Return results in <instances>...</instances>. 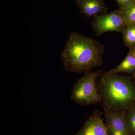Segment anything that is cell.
Returning a JSON list of instances; mask_svg holds the SVG:
<instances>
[{"mask_svg":"<svg viewBox=\"0 0 135 135\" xmlns=\"http://www.w3.org/2000/svg\"><path fill=\"white\" fill-rule=\"evenodd\" d=\"M105 127L110 135H131L126 113L113 112L103 108Z\"/></svg>","mask_w":135,"mask_h":135,"instance_id":"5b68a950","label":"cell"},{"mask_svg":"<svg viewBox=\"0 0 135 135\" xmlns=\"http://www.w3.org/2000/svg\"><path fill=\"white\" fill-rule=\"evenodd\" d=\"M75 135H110L99 110H94Z\"/></svg>","mask_w":135,"mask_h":135,"instance_id":"8992f818","label":"cell"},{"mask_svg":"<svg viewBox=\"0 0 135 135\" xmlns=\"http://www.w3.org/2000/svg\"><path fill=\"white\" fill-rule=\"evenodd\" d=\"M133 2H134L135 3V0H133Z\"/></svg>","mask_w":135,"mask_h":135,"instance_id":"9a60e30c","label":"cell"},{"mask_svg":"<svg viewBox=\"0 0 135 135\" xmlns=\"http://www.w3.org/2000/svg\"><path fill=\"white\" fill-rule=\"evenodd\" d=\"M80 11L87 18L107 13L104 0H76Z\"/></svg>","mask_w":135,"mask_h":135,"instance_id":"52a82bcc","label":"cell"},{"mask_svg":"<svg viewBox=\"0 0 135 135\" xmlns=\"http://www.w3.org/2000/svg\"><path fill=\"white\" fill-rule=\"evenodd\" d=\"M135 71V56L129 50L126 57L117 67L109 71L113 73H131Z\"/></svg>","mask_w":135,"mask_h":135,"instance_id":"ba28073f","label":"cell"},{"mask_svg":"<svg viewBox=\"0 0 135 135\" xmlns=\"http://www.w3.org/2000/svg\"><path fill=\"white\" fill-rule=\"evenodd\" d=\"M97 81L103 108L126 113L135 106V85L130 78L109 71L102 72Z\"/></svg>","mask_w":135,"mask_h":135,"instance_id":"7a4b0ae2","label":"cell"},{"mask_svg":"<svg viewBox=\"0 0 135 135\" xmlns=\"http://www.w3.org/2000/svg\"><path fill=\"white\" fill-rule=\"evenodd\" d=\"M102 72L101 70H97L84 74L74 84L71 99L83 106L101 103L97 81Z\"/></svg>","mask_w":135,"mask_h":135,"instance_id":"3957f363","label":"cell"},{"mask_svg":"<svg viewBox=\"0 0 135 135\" xmlns=\"http://www.w3.org/2000/svg\"><path fill=\"white\" fill-rule=\"evenodd\" d=\"M104 46L93 38L76 32L70 33L60 55L65 70L86 74L103 65Z\"/></svg>","mask_w":135,"mask_h":135,"instance_id":"6da1fadb","label":"cell"},{"mask_svg":"<svg viewBox=\"0 0 135 135\" xmlns=\"http://www.w3.org/2000/svg\"><path fill=\"white\" fill-rule=\"evenodd\" d=\"M120 9L121 11L126 25H135V3L133 2L123 8Z\"/></svg>","mask_w":135,"mask_h":135,"instance_id":"30bf717a","label":"cell"},{"mask_svg":"<svg viewBox=\"0 0 135 135\" xmlns=\"http://www.w3.org/2000/svg\"><path fill=\"white\" fill-rule=\"evenodd\" d=\"M122 33L123 42L129 49L135 47V25H126Z\"/></svg>","mask_w":135,"mask_h":135,"instance_id":"9c48e42d","label":"cell"},{"mask_svg":"<svg viewBox=\"0 0 135 135\" xmlns=\"http://www.w3.org/2000/svg\"><path fill=\"white\" fill-rule=\"evenodd\" d=\"M129 50H131V51H132V52H133V54H134L135 56V47H134L133 48Z\"/></svg>","mask_w":135,"mask_h":135,"instance_id":"4fadbf2b","label":"cell"},{"mask_svg":"<svg viewBox=\"0 0 135 135\" xmlns=\"http://www.w3.org/2000/svg\"><path fill=\"white\" fill-rule=\"evenodd\" d=\"M90 24L97 37L108 32L122 33L126 25L120 9L94 17Z\"/></svg>","mask_w":135,"mask_h":135,"instance_id":"277c9868","label":"cell"},{"mask_svg":"<svg viewBox=\"0 0 135 135\" xmlns=\"http://www.w3.org/2000/svg\"><path fill=\"white\" fill-rule=\"evenodd\" d=\"M128 127L131 135H135V106L126 113Z\"/></svg>","mask_w":135,"mask_h":135,"instance_id":"8fae6325","label":"cell"},{"mask_svg":"<svg viewBox=\"0 0 135 135\" xmlns=\"http://www.w3.org/2000/svg\"><path fill=\"white\" fill-rule=\"evenodd\" d=\"M119 6V9H122L133 2V0H114Z\"/></svg>","mask_w":135,"mask_h":135,"instance_id":"7c38bea8","label":"cell"},{"mask_svg":"<svg viewBox=\"0 0 135 135\" xmlns=\"http://www.w3.org/2000/svg\"><path fill=\"white\" fill-rule=\"evenodd\" d=\"M133 77L134 79V84L135 85V71L133 73Z\"/></svg>","mask_w":135,"mask_h":135,"instance_id":"5bb4252c","label":"cell"}]
</instances>
